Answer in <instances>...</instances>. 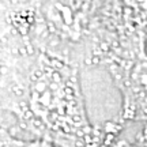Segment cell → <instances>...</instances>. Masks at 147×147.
<instances>
[{"label": "cell", "instance_id": "obj_2", "mask_svg": "<svg viewBox=\"0 0 147 147\" xmlns=\"http://www.w3.org/2000/svg\"><path fill=\"white\" fill-rule=\"evenodd\" d=\"M119 147H147V128H144L140 134H138L134 142L121 140Z\"/></svg>", "mask_w": 147, "mask_h": 147}, {"label": "cell", "instance_id": "obj_1", "mask_svg": "<svg viewBox=\"0 0 147 147\" xmlns=\"http://www.w3.org/2000/svg\"><path fill=\"white\" fill-rule=\"evenodd\" d=\"M115 72L124 98V120H147V53L123 60Z\"/></svg>", "mask_w": 147, "mask_h": 147}]
</instances>
